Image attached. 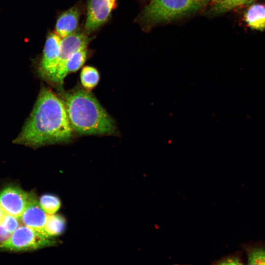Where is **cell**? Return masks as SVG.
<instances>
[{
    "label": "cell",
    "instance_id": "cell-1",
    "mask_svg": "<svg viewBox=\"0 0 265 265\" xmlns=\"http://www.w3.org/2000/svg\"><path fill=\"white\" fill-rule=\"evenodd\" d=\"M73 132L62 100L50 89L43 87L14 142L39 147L66 142L71 138Z\"/></svg>",
    "mask_w": 265,
    "mask_h": 265
},
{
    "label": "cell",
    "instance_id": "cell-2",
    "mask_svg": "<svg viewBox=\"0 0 265 265\" xmlns=\"http://www.w3.org/2000/svg\"><path fill=\"white\" fill-rule=\"evenodd\" d=\"M70 125L80 134H111L114 121L91 93L78 89L66 93L62 100Z\"/></svg>",
    "mask_w": 265,
    "mask_h": 265
},
{
    "label": "cell",
    "instance_id": "cell-3",
    "mask_svg": "<svg viewBox=\"0 0 265 265\" xmlns=\"http://www.w3.org/2000/svg\"><path fill=\"white\" fill-rule=\"evenodd\" d=\"M208 0H151L139 21L145 26L170 22L200 9Z\"/></svg>",
    "mask_w": 265,
    "mask_h": 265
},
{
    "label": "cell",
    "instance_id": "cell-4",
    "mask_svg": "<svg viewBox=\"0 0 265 265\" xmlns=\"http://www.w3.org/2000/svg\"><path fill=\"white\" fill-rule=\"evenodd\" d=\"M55 244V240L24 225L13 232L9 239L0 245V248L9 251H22L39 249Z\"/></svg>",
    "mask_w": 265,
    "mask_h": 265
},
{
    "label": "cell",
    "instance_id": "cell-5",
    "mask_svg": "<svg viewBox=\"0 0 265 265\" xmlns=\"http://www.w3.org/2000/svg\"><path fill=\"white\" fill-rule=\"evenodd\" d=\"M62 38L56 33L49 34L46 40L40 72L46 80L52 82L55 73L60 51Z\"/></svg>",
    "mask_w": 265,
    "mask_h": 265
},
{
    "label": "cell",
    "instance_id": "cell-6",
    "mask_svg": "<svg viewBox=\"0 0 265 265\" xmlns=\"http://www.w3.org/2000/svg\"><path fill=\"white\" fill-rule=\"evenodd\" d=\"M29 193L17 186H8L0 192V208L5 214L20 219L28 200Z\"/></svg>",
    "mask_w": 265,
    "mask_h": 265
},
{
    "label": "cell",
    "instance_id": "cell-7",
    "mask_svg": "<svg viewBox=\"0 0 265 265\" xmlns=\"http://www.w3.org/2000/svg\"><path fill=\"white\" fill-rule=\"evenodd\" d=\"M117 0H88L85 29L96 30L108 19L116 5Z\"/></svg>",
    "mask_w": 265,
    "mask_h": 265
},
{
    "label": "cell",
    "instance_id": "cell-8",
    "mask_svg": "<svg viewBox=\"0 0 265 265\" xmlns=\"http://www.w3.org/2000/svg\"><path fill=\"white\" fill-rule=\"evenodd\" d=\"M47 216L48 214L41 208L35 194L30 192L27 203L20 220L24 225L44 236L43 229Z\"/></svg>",
    "mask_w": 265,
    "mask_h": 265
},
{
    "label": "cell",
    "instance_id": "cell-9",
    "mask_svg": "<svg viewBox=\"0 0 265 265\" xmlns=\"http://www.w3.org/2000/svg\"><path fill=\"white\" fill-rule=\"evenodd\" d=\"M89 41L90 39L85 34L79 31L62 39L58 61L51 82L53 83L55 76L69 57L78 51L86 48Z\"/></svg>",
    "mask_w": 265,
    "mask_h": 265
},
{
    "label": "cell",
    "instance_id": "cell-10",
    "mask_svg": "<svg viewBox=\"0 0 265 265\" xmlns=\"http://www.w3.org/2000/svg\"><path fill=\"white\" fill-rule=\"evenodd\" d=\"M80 14L79 8L73 6L58 17L55 25V32L62 39L76 32Z\"/></svg>",
    "mask_w": 265,
    "mask_h": 265
},
{
    "label": "cell",
    "instance_id": "cell-11",
    "mask_svg": "<svg viewBox=\"0 0 265 265\" xmlns=\"http://www.w3.org/2000/svg\"><path fill=\"white\" fill-rule=\"evenodd\" d=\"M87 58L86 48L73 53L55 76L53 83L62 86L64 78L70 73L76 72L84 64Z\"/></svg>",
    "mask_w": 265,
    "mask_h": 265
},
{
    "label": "cell",
    "instance_id": "cell-12",
    "mask_svg": "<svg viewBox=\"0 0 265 265\" xmlns=\"http://www.w3.org/2000/svg\"><path fill=\"white\" fill-rule=\"evenodd\" d=\"M246 255L248 265H265V242H250L240 245Z\"/></svg>",
    "mask_w": 265,
    "mask_h": 265
},
{
    "label": "cell",
    "instance_id": "cell-13",
    "mask_svg": "<svg viewBox=\"0 0 265 265\" xmlns=\"http://www.w3.org/2000/svg\"><path fill=\"white\" fill-rule=\"evenodd\" d=\"M244 20L251 28L259 31L265 30V5L254 4L250 6L245 13Z\"/></svg>",
    "mask_w": 265,
    "mask_h": 265
},
{
    "label": "cell",
    "instance_id": "cell-14",
    "mask_svg": "<svg viewBox=\"0 0 265 265\" xmlns=\"http://www.w3.org/2000/svg\"><path fill=\"white\" fill-rule=\"evenodd\" d=\"M66 220L61 215L48 214L43 229V235L47 238H52L61 235L65 230Z\"/></svg>",
    "mask_w": 265,
    "mask_h": 265
},
{
    "label": "cell",
    "instance_id": "cell-15",
    "mask_svg": "<svg viewBox=\"0 0 265 265\" xmlns=\"http://www.w3.org/2000/svg\"><path fill=\"white\" fill-rule=\"evenodd\" d=\"M255 0H213L210 9L212 14H220L248 4Z\"/></svg>",
    "mask_w": 265,
    "mask_h": 265
},
{
    "label": "cell",
    "instance_id": "cell-16",
    "mask_svg": "<svg viewBox=\"0 0 265 265\" xmlns=\"http://www.w3.org/2000/svg\"><path fill=\"white\" fill-rule=\"evenodd\" d=\"M80 79L83 87L86 90H91L98 84L100 75L98 70L93 67L86 66L82 69Z\"/></svg>",
    "mask_w": 265,
    "mask_h": 265
},
{
    "label": "cell",
    "instance_id": "cell-17",
    "mask_svg": "<svg viewBox=\"0 0 265 265\" xmlns=\"http://www.w3.org/2000/svg\"><path fill=\"white\" fill-rule=\"evenodd\" d=\"M40 205L48 214L55 213L60 208L61 201L57 196L52 194H44L40 198Z\"/></svg>",
    "mask_w": 265,
    "mask_h": 265
},
{
    "label": "cell",
    "instance_id": "cell-18",
    "mask_svg": "<svg viewBox=\"0 0 265 265\" xmlns=\"http://www.w3.org/2000/svg\"><path fill=\"white\" fill-rule=\"evenodd\" d=\"M212 264L215 265H243L244 263L242 259V252L238 251L233 254L223 256L213 261Z\"/></svg>",
    "mask_w": 265,
    "mask_h": 265
},
{
    "label": "cell",
    "instance_id": "cell-19",
    "mask_svg": "<svg viewBox=\"0 0 265 265\" xmlns=\"http://www.w3.org/2000/svg\"><path fill=\"white\" fill-rule=\"evenodd\" d=\"M19 222V218L5 214L1 225L6 231L12 234L20 226Z\"/></svg>",
    "mask_w": 265,
    "mask_h": 265
},
{
    "label": "cell",
    "instance_id": "cell-20",
    "mask_svg": "<svg viewBox=\"0 0 265 265\" xmlns=\"http://www.w3.org/2000/svg\"><path fill=\"white\" fill-rule=\"evenodd\" d=\"M11 234L6 231L2 225H0V245L7 241Z\"/></svg>",
    "mask_w": 265,
    "mask_h": 265
},
{
    "label": "cell",
    "instance_id": "cell-21",
    "mask_svg": "<svg viewBox=\"0 0 265 265\" xmlns=\"http://www.w3.org/2000/svg\"><path fill=\"white\" fill-rule=\"evenodd\" d=\"M5 214L4 212L0 208V225L2 224Z\"/></svg>",
    "mask_w": 265,
    "mask_h": 265
}]
</instances>
